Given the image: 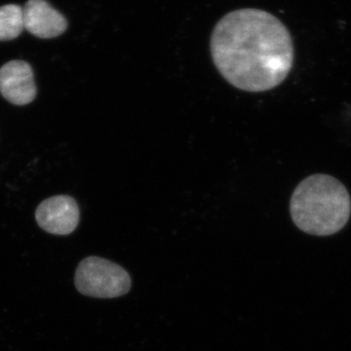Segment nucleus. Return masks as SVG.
<instances>
[{
	"label": "nucleus",
	"mask_w": 351,
	"mask_h": 351,
	"mask_svg": "<svg viewBox=\"0 0 351 351\" xmlns=\"http://www.w3.org/2000/svg\"><path fill=\"white\" fill-rule=\"evenodd\" d=\"M210 49L226 82L252 93L278 86L294 64V44L287 27L260 9H239L223 16L215 27Z\"/></svg>",
	"instance_id": "1"
},
{
	"label": "nucleus",
	"mask_w": 351,
	"mask_h": 351,
	"mask_svg": "<svg viewBox=\"0 0 351 351\" xmlns=\"http://www.w3.org/2000/svg\"><path fill=\"white\" fill-rule=\"evenodd\" d=\"M75 287L89 297L112 299L127 294L131 278L117 263L99 257H88L76 269Z\"/></svg>",
	"instance_id": "3"
},
{
	"label": "nucleus",
	"mask_w": 351,
	"mask_h": 351,
	"mask_svg": "<svg viewBox=\"0 0 351 351\" xmlns=\"http://www.w3.org/2000/svg\"><path fill=\"white\" fill-rule=\"evenodd\" d=\"M80 207L73 197L57 195L43 201L36 211L38 226L51 234L68 235L80 223Z\"/></svg>",
	"instance_id": "4"
},
{
	"label": "nucleus",
	"mask_w": 351,
	"mask_h": 351,
	"mask_svg": "<svg viewBox=\"0 0 351 351\" xmlns=\"http://www.w3.org/2000/svg\"><path fill=\"white\" fill-rule=\"evenodd\" d=\"M24 29L22 7L16 4L0 6V41L17 38Z\"/></svg>",
	"instance_id": "7"
},
{
	"label": "nucleus",
	"mask_w": 351,
	"mask_h": 351,
	"mask_svg": "<svg viewBox=\"0 0 351 351\" xmlns=\"http://www.w3.org/2000/svg\"><path fill=\"white\" fill-rule=\"evenodd\" d=\"M23 12L25 29L36 38H55L68 29V21L63 14L53 8L46 0H29Z\"/></svg>",
	"instance_id": "6"
},
{
	"label": "nucleus",
	"mask_w": 351,
	"mask_h": 351,
	"mask_svg": "<svg viewBox=\"0 0 351 351\" xmlns=\"http://www.w3.org/2000/svg\"><path fill=\"white\" fill-rule=\"evenodd\" d=\"M290 213L299 230L315 237H329L343 230L351 215L346 186L326 174L309 176L300 182L290 201Z\"/></svg>",
	"instance_id": "2"
},
{
	"label": "nucleus",
	"mask_w": 351,
	"mask_h": 351,
	"mask_svg": "<svg viewBox=\"0 0 351 351\" xmlns=\"http://www.w3.org/2000/svg\"><path fill=\"white\" fill-rule=\"evenodd\" d=\"M0 94L13 105L31 104L38 94L31 64L21 60L3 64L0 68Z\"/></svg>",
	"instance_id": "5"
}]
</instances>
